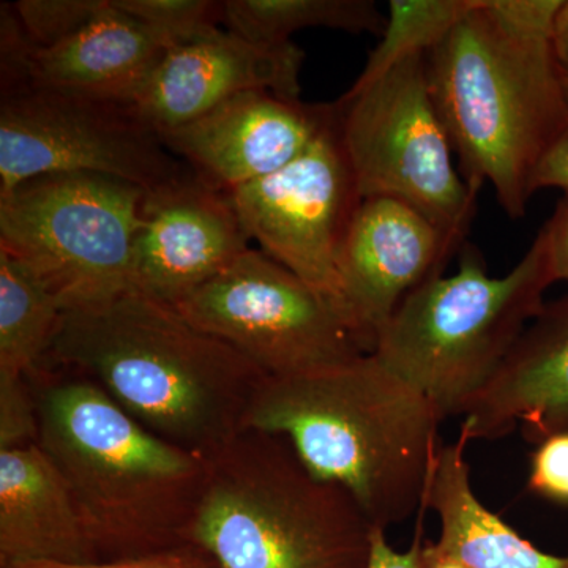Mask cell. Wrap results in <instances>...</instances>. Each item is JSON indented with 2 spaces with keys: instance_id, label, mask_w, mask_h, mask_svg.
I'll list each match as a JSON object with an SVG mask.
<instances>
[{
  "instance_id": "ba28073f",
  "label": "cell",
  "mask_w": 568,
  "mask_h": 568,
  "mask_svg": "<svg viewBox=\"0 0 568 568\" xmlns=\"http://www.w3.org/2000/svg\"><path fill=\"white\" fill-rule=\"evenodd\" d=\"M145 190L89 173L29 179L0 196V250L31 265L65 312L133 290Z\"/></svg>"
},
{
  "instance_id": "7402d4cb",
  "label": "cell",
  "mask_w": 568,
  "mask_h": 568,
  "mask_svg": "<svg viewBox=\"0 0 568 568\" xmlns=\"http://www.w3.org/2000/svg\"><path fill=\"white\" fill-rule=\"evenodd\" d=\"M478 0H390L386 29L353 85H365L410 55L426 54Z\"/></svg>"
},
{
  "instance_id": "277c9868",
  "label": "cell",
  "mask_w": 568,
  "mask_h": 568,
  "mask_svg": "<svg viewBox=\"0 0 568 568\" xmlns=\"http://www.w3.org/2000/svg\"><path fill=\"white\" fill-rule=\"evenodd\" d=\"M28 377L37 444L65 478L100 562L192 547L209 459L153 435L88 377L47 365Z\"/></svg>"
},
{
  "instance_id": "3957f363",
  "label": "cell",
  "mask_w": 568,
  "mask_h": 568,
  "mask_svg": "<svg viewBox=\"0 0 568 568\" xmlns=\"http://www.w3.org/2000/svg\"><path fill=\"white\" fill-rule=\"evenodd\" d=\"M443 420L428 396L368 353L268 377L246 429L286 437L316 477L345 488L387 532L424 506Z\"/></svg>"
},
{
  "instance_id": "1f68e13d",
  "label": "cell",
  "mask_w": 568,
  "mask_h": 568,
  "mask_svg": "<svg viewBox=\"0 0 568 568\" xmlns=\"http://www.w3.org/2000/svg\"><path fill=\"white\" fill-rule=\"evenodd\" d=\"M425 568H466L458 560L439 555L433 544H425Z\"/></svg>"
},
{
  "instance_id": "7c38bea8",
  "label": "cell",
  "mask_w": 568,
  "mask_h": 568,
  "mask_svg": "<svg viewBox=\"0 0 568 568\" xmlns=\"http://www.w3.org/2000/svg\"><path fill=\"white\" fill-rule=\"evenodd\" d=\"M250 244L227 193L190 170L145 192L133 248V290L178 305L248 252Z\"/></svg>"
},
{
  "instance_id": "cb8c5ba5",
  "label": "cell",
  "mask_w": 568,
  "mask_h": 568,
  "mask_svg": "<svg viewBox=\"0 0 568 568\" xmlns=\"http://www.w3.org/2000/svg\"><path fill=\"white\" fill-rule=\"evenodd\" d=\"M110 0H20L13 11L33 48L55 47L95 20Z\"/></svg>"
},
{
  "instance_id": "4fadbf2b",
  "label": "cell",
  "mask_w": 568,
  "mask_h": 568,
  "mask_svg": "<svg viewBox=\"0 0 568 568\" xmlns=\"http://www.w3.org/2000/svg\"><path fill=\"white\" fill-rule=\"evenodd\" d=\"M462 246L402 201L358 204L339 253V278L347 316L368 353L407 295L444 272Z\"/></svg>"
},
{
  "instance_id": "603a6c76",
  "label": "cell",
  "mask_w": 568,
  "mask_h": 568,
  "mask_svg": "<svg viewBox=\"0 0 568 568\" xmlns=\"http://www.w3.org/2000/svg\"><path fill=\"white\" fill-rule=\"evenodd\" d=\"M114 3L142 22L166 51L223 24V2L212 0H114Z\"/></svg>"
},
{
  "instance_id": "484cf974",
  "label": "cell",
  "mask_w": 568,
  "mask_h": 568,
  "mask_svg": "<svg viewBox=\"0 0 568 568\" xmlns=\"http://www.w3.org/2000/svg\"><path fill=\"white\" fill-rule=\"evenodd\" d=\"M529 489L551 503L568 506V432L537 444L530 459Z\"/></svg>"
},
{
  "instance_id": "2e32d148",
  "label": "cell",
  "mask_w": 568,
  "mask_h": 568,
  "mask_svg": "<svg viewBox=\"0 0 568 568\" xmlns=\"http://www.w3.org/2000/svg\"><path fill=\"white\" fill-rule=\"evenodd\" d=\"M462 417L459 435L469 443L517 426L532 444L568 432V295L545 304Z\"/></svg>"
},
{
  "instance_id": "5b68a950",
  "label": "cell",
  "mask_w": 568,
  "mask_h": 568,
  "mask_svg": "<svg viewBox=\"0 0 568 568\" xmlns=\"http://www.w3.org/2000/svg\"><path fill=\"white\" fill-rule=\"evenodd\" d=\"M376 530L286 437L245 429L209 458L190 545L215 568H368Z\"/></svg>"
},
{
  "instance_id": "ffe728a7",
  "label": "cell",
  "mask_w": 568,
  "mask_h": 568,
  "mask_svg": "<svg viewBox=\"0 0 568 568\" xmlns=\"http://www.w3.org/2000/svg\"><path fill=\"white\" fill-rule=\"evenodd\" d=\"M65 313L31 265L0 250V375L31 376L47 361Z\"/></svg>"
},
{
  "instance_id": "9a60e30c",
  "label": "cell",
  "mask_w": 568,
  "mask_h": 568,
  "mask_svg": "<svg viewBox=\"0 0 568 568\" xmlns=\"http://www.w3.org/2000/svg\"><path fill=\"white\" fill-rule=\"evenodd\" d=\"M304 61L294 41L256 43L219 28L164 52L134 104L163 136L239 93L268 91L298 100Z\"/></svg>"
},
{
  "instance_id": "6da1fadb",
  "label": "cell",
  "mask_w": 568,
  "mask_h": 568,
  "mask_svg": "<svg viewBox=\"0 0 568 568\" xmlns=\"http://www.w3.org/2000/svg\"><path fill=\"white\" fill-rule=\"evenodd\" d=\"M564 0H478L426 52V73L459 173L493 186L511 220L526 215L538 164L568 129L556 59Z\"/></svg>"
},
{
  "instance_id": "f546056e",
  "label": "cell",
  "mask_w": 568,
  "mask_h": 568,
  "mask_svg": "<svg viewBox=\"0 0 568 568\" xmlns=\"http://www.w3.org/2000/svg\"><path fill=\"white\" fill-rule=\"evenodd\" d=\"M532 189L534 193L544 189H559L568 194V129L538 164Z\"/></svg>"
},
{
  "instance_id": "5bb4252c",
  "label": "cell",
  "mask_w": 568,
  "mask_h": 568,
  "mask_svg": "<svg viewBox=\"0 0 568 568\" xmlns=\"http://www.w3.org/2000/svg\"><path fill=\"white\" fill-rule=\"evenodd\" d=\"M334 121V104L250 91L162 140L201 181L230 193L294 162Z\"/></svg>"
},
{
  "instance_id": "f1b7e54d",
  "label": "cell",
  "mask_w": 568,
  "mask_h": 568,
  "mask_svg": "<svg viewBox=\"0 0 568 568\" xmlns=\"http://www.w3.org/2000/svg\"><path fill=\"white\" fill-rule=\"evenodd\" d=\"M541 231L547 237L549 263L556 282L568 283V194H564Z\"/></svg>"
},
{
  "instance_id": "ac0fdd59",
  "label": "cell",
  "mask_w": 568,
  "mask_h": 568,
  "mask_svg": "<svg viewBox=\"0 0 568 568\" xmlns=\"http://www.w3.org/2000/svg\"><path fill=\"white\" fill-rule=\"evenodd\" d=\"M100 562L65 478L39 444L0 450V568Z\"/></svg>"
},
{
  "instance_id": "d6986e66",
  "label": "cell",
  "mask_w": 568,
  "mask_h": 568,
  "mask_svg": "<svg viewBox=\"0 0 568 568\" xmlns=\"http://www.w3.org/2000/svg\"><path fill=\"white\" fill-rule=\"evenodd\" d=\"M469 440L459 435L437 448L425 503L436 511L439 555L466 568H568V555L555 556L534 547L517 530L481 504L466 459Z\"/></svg>"
},
{
  "instance_id": "8fae6325",
  "label": "cell",
  "mask_w": 568,
  "mask_h": 568,
  "mask_svg": "<svg viewBox=\"0 0 568 568\" xmlns=\"http://www.w3.org/2000/svg\"><path fill=\"white\" fill-rule=\"evenodd\" d=\"M227 196L261 252L334 301L349 320L339 253L362 201L335 121L294 162Z\"/></svg>"
},
{
  "instance_id": "52a82bcc",
  "label": "cell",
  "mask_w": 568,
  "mask_h": 568,
  "mask_svg": "<svg viewBox=\"0 0 568 568\" xmlns=\"http://www.w3.org/2000/svg\"><path fill=\"white\" fill-rule=\"evenodd\" d=\"M335 125L361 201L392 197L465 244L480 190L455 168L437 114L426 54L396 63L334 104Z\"/></svg>"
},
{
  "instance_id": "4dcf8cb0",
  "label": "cell",
  "mask_w": 568,
  "mask_h": 568,
  "mask_svg": "<svg viewBox=\"0 0 568 568\" xmlns=\"http://www.w3.org/2000/svg\"><path fill=\"white\" fill-rule=\"evenodd\" d=\"M552 44H555L556 59H558L560 70L568 74V0H564L558 18H556Z\"/></svg>"
},
{
  "instance_id": "9c48e42d",
  "label": "cell",
  "mask_w": 568,
  "mask_h": 568,
  "mask_svg": "<svg viewBox=\"0 0 568 568\" xmlns=\"http://www.w3.org/2000/svg\"><path fill=\"white\" fill-rule=\"evenodd\" d=\"M189 171L134 103L2 82L0 196L29 179L65 173L108 175L151 192Z\"/></svg>"
},
{
  "instance_id": "30bf717a",
  "label": "cell",
  "mask_w": 568,
  "mask_h": 568,
  "mask_svg": "<svg viewBox=\"0 0 568 568\" xmlns=\"http://www.w3.org/2000/svg\"><path fill=\"white\" fill-rule=\"evenodd\" d=\"M268 377H290L368 354L343 310L257 250L174 305Z\"/></svg>"
},
{
  "instance_id": "e0dca14e",
  "label": "cell",
  "mask_w": 568,
  "mask_h": 568,
  "mask_svg": "<svg viewBox=\"0 0 568 568\" xmlns=\"http://www.w3.org/2000/svg\"><path fill=\"white\" fill-rule=\"evenodd\" d=\"M166 48L142 22L110 0L102 13L55 47L32 43L2 62V82L26 80L40 88L93 99L134 103Z\"/></svg>"
},
{
  "instance_id": "8992f818",
  "label": "cell",
  "mask_w": 568,
  "mask_h": 568,
  "mask_svg": "<svg viewBox=\"0 0 568 568\" xmlns=\"http://www.w3.org/2000/svg\"><path fill=\"white\" fill-rule=\"evenodd\" d=\"M458 256L454 275L429 276L407 295L373 349L443 418L462 416L488 386L556 283L544 231L499 278L488 275L477 246L465 242Z\"/></svg>"
},
{
  "instance_id": "7a4b0ae2",
  "label": "cell",
  "mask_w": 568,
  "mask_h": 568,
  "mask_svg": "<svg viewBox=\"0 0 568 568\" xmlns=\"http://www.w3.org/2000/svg\"><path fill=\"white\" fill-rule=\"evenodd\" d=\"M43 365L88 377L153 435L207 459L245 432L268 379L175 306L136 290L63 313Z\"/></svg>"
},
{
  "instance_id": "4316f807",
  "label": "cell",
  "mask_w": 568,
  "mask_h": 568,
  "mask_svg": "<svg viewBox=\"0 0 568 568\" xmlns=\"http://www.w3.org/2000/svg\"><path fill=\"white\" fill-rule=\"evenodd\" d=\"M9 568H215V566L200 549L183 547L171 549V551L156 552V555L141 556V558L110 560V562L82 564V566L31 562Z\"/></svg>"
},
{
  "instance_id": "d6a6232c",
  "label": "cell",
  "mask_w": 568,
  "mask_h": 568,
  "mask_svg": "<svg viewBox=\"0 0 568 568\" xmlns=\"http://www.w3.org/2000/svg\"><path fill=\"white\" fill-rule=\"evenodd\" d=\"M564 89H566L567 99H568V74L562 73Z\"/></svg>"
},
{
  "instance_id": "d4e9b609",
  "label": "cell",
  "mask_w": 568,
  "mask_h": 568,
  "mask_svg": "<svg viewBox=\"0 0 568 568\" xmlns=\"http://www.w3.org/2000/svg\"><path fill=\"white\" fill-rule=\"evenodd\" d=\"M39 443V406L28 376L0 375V450Z\"/></svg>"
},
{
  "instance_id": "83f0119b",
  "label": "cell",
  "mask_w": 568,
  "mask_h": 568,
  "mask_svg": "<svg viewBox=\"0 0 568 568\" xmlns=\"http://www.w3.org/2000/svg\"><path fill=\"white\" fill-rule=\"evenodd\" d=\"M428 506L418 510L416 537L406 551H396L388 545L386 530L377 529L368 568H425L424 518Z\"/></svg>"
},
{
  "instance_id": "44dd1931",
  "label": "cell",
  "mask_w": 568,
  "mask_h": 568,
  "mask_svg": "<svg viewBox=\"0 0 568 568\" xmlns=\"http://www.w3.org/2000/svg\"><path fill=\"white\" fill-rule=\"evenodd\" d=\"M387 17L373 0H226L223 24L256 43L282 44L294 32L327 28L383 37Z\"/></svg>"
}]
</instances>
